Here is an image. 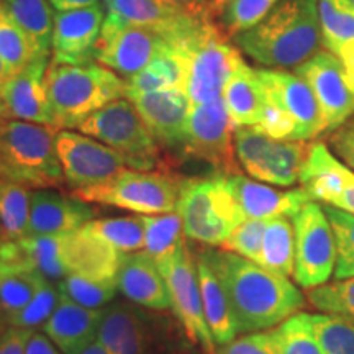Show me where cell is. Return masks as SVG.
<instances>
[{
	"label": "cell",
	"instance_id": "c3c4849f",
	"mask_svg": "<svg viewBox=\"0 0 354 354\" xmlns=\"http://www.w3.org/2000/svg\"><path fill=\"white\" fill-rule=\"evenodd\" d=\"M256 127L272 140L299 141L297 123L294 122V118L286 110L271 104V102H266L263 115H261L259 123Z\"/></svg>",
	"mask_w": 354,
	"mask_h": 354
},
{
	"label": "cell",
	"instance_id": "f546056e",
	"mask_svg": "<svg viewBox=\"0 0 354 354\" xmlns=\"http://www.w3.org/2000/svg\"><path fill=\"white\" fill-rule=\"evenodd\" d=\"M13 21L32 39L41 56H50L55 15L48 0H2Z\"/></svg>",
	"mask_w": 354,
	"mask_h": 354
},
{
	"label": "cell",
	"instance_id": "60d3db41",
	"mask_svg": "<svg viewBox=\"0 0 354 354\" xmlns=\"http://www.w3.org/2000/svg\"><path fill=\"white\" fill-rule=\"evenodd\" d=\"M308 322L323 353L354 354V320L328 313H308Z\"/></svg>",
	"mask_w": 354,
	"mask_h": 354
},
{
	"label": "cell",
	"instance_id": "3957f363",
	"mask_svg": "<svg viewBox=\"0 0 354 354\" xmlns=\"http://www.w3.org/2000/svg\"><path fill=\"white\" fill-rule=\"evenodd\" d=\"M46 86L56 128L73 130L110 102L127 97V81L99 64H55L46 71Z\"/></svg>",
	"mask_w": 354,
	"mask_h": 354
},
{
	"label": "cell",
	"instance_id": "94428289",
	"mask_svg": "<svg viewBox=\"0 0 354 354\" xmlns=\"http://www.w3.org/2000/svg\"><path fill=\"white\" fill-rule=\"evenodd\" d=\"M8 79V73L6 69V64H3L2 57H0V82H6Z\"/></svg>",
	"mask_w": 354,
	"mask_h": 354
},
{
	"label": "cell",
	"instance_id": "74e56055",
	"mask_svg": "<svg viewBox=\"0 0 354 354\" xmlns=\"http://www.w3.org/2000/svg\"><path fill=\"white\" fill-rule=\"evenodd\" d=\"M318 19L325 50L333 53L336 48L354 39L353 0H318Z\"/></svg>",
	"mask_w": 354,
	"mask_h": 354
},
{
	"label": "cell",
	"instance_id": "2e32d148",
	"mask_svg": "<svg viewBox=\"0 0 354 354\" xmlns=\"http://www.w3.org/2000/svg\"><path fill=\"white\" fill-rule=\"evenodd\" d=\"M300 184L313 202L354 215V171L323 143H310Z\"/></svg>",
	"mask_w": 354,
	"mask_h": 354
},
{
	"label": "cell",
	"instance_id": "ee69618b",
	"mask_svg": "<svg viewBox=\"0 0 354 354\" xmlns=\"http://www.w3.org/2000/svg\"><path fill=\"white\" fill-rule=\"evenodd\" d=\"M336 241L335 281L354 276V215L335 207L323 205Z\"/></svg>",
	"mask_w": 354,
	"mask_h": 354
},
{
	"label": "cell",
	"instance_id": "5b68a950",
	"mask_svg": "<svg viewBox=\"0 0 354 354\" xmlns=\"http://www.w3.org/2000/svg\"><path fill=\"white\" fill-rule=\"evenodd\" d=\"M177 214L183 218L185 238L212 248L223 245L230 233L248 220L230 185V176L221 172L183 179Z\"/></svg>",
	"mask_w": 354,
	"mask_h": 354
},
{
	"label": "cell",
	"instance_id": "db71d44e",
	"mask_svg": "<svg viewBox=\"0 0 354 354\" xmlns=\"http://www.w3.org/2000/svg\"><path fill=\"white\" fill-rule=\"evenodd\" d=\"M333 55L338 57L339 63H342L348 86L354 92V39L353 41L342 44L339 48H336Z\"/></svg>",
	"mask_w": 354,
	"mask_h": 354
},
{
	"label": "cell",
	"instance_id": "7bdbcfd3",
	"mask_svg": "<svg viewBox=\"0 0 354 354\" xmlns=\"http://www.w3.org/2000/svg\"><path fill=\"white\" fill-rule=\"evenodd\" d=\"M41 277L38 272L0 271V304L8 323L32 302Z\"/></svg>",
	"mask_w": 354,
	"mask_h": 354
},
{
	"label": "cell",
	"instance_id": "7dc6e473",
	"mask_svg": "<svg viewBox=\"0 0 354 354\" xmlns=\"http://www.w3.org/2000/svg\"><path fill=\"white\" fill-rule=\"evenodd\" d=\"M266 227H268V220L248 218L230 233L227 241L220 248L259 264Z\"/></svg>",
	"mask_w": 354,
	"mask_h": 354
},
{
	"label": "cell",
	"instance_id": "5bb4252c",
	"mask_svg": "<svg viewBox=\"0 0 354 354\" xmlns=\"http://www.w3.org/2000/svg\"><path fill=\"white\" fill-rule=\"evenodd\" d=\"M56 153L66 184L74 190L107 183L127 167L117 151L81 131H57Z\"/></svg>",
	"mask_w": 354,
	"mask_h": 354
},
{
	"label": "cell",
	"instance_id": "9a60e30c",
	"mask_svg": "<svg viewBox=\"0 0 354 354\" xmlns=\"http://www.w3.org/2000/svg\"><path fill=\"white\" fill-rule=\"evenodd\" d=\"M315 94L323 118V131L331 133L354 115V92L349 88L342 63L328 50L318 51L294 69Z\"/></svg>",
	"mask_w": 354,
	"mask_h": 354
},
{
	"label": "cell",
	"instance_id": "484cf974",
	"mask_svg": "<svg viewBox=\"0 0 354 354\" xmlns=\"http://www.w3.org/2000/svg\"><path fill=\"white\" fill-rule=\"evenodd\" d=\"M99 322L100 310L81 307L59 297V304L41 328L61 354H82L97 342Z\"/></svg>",
	"mask_w": 354,
	"mask_h": 354
},
{
	"label": "cell",
	"instance_id": "836d02e7",
	"mask_svg": "<svg viewBox=\"0 0 354 354\" xmlns=\"http://www.w3.org/2000/svg\"><path fill=\"white\" fill-rule=\"evenodd\" d=\"M279 0H214V20L228 39L248 32L272 10Z\"/></svg>",
	"mask_w": 354,
	"mask_h": 354
},
{
	"label": "cell",
	"instance_id": "ac0fdd59",
	"mask_svg": "<svg viewBox=\"0 0 354 354\" xmlns=\"http://www.w3.org/2000/svg\"><path fill=\"white\" fill-rule=\"evenodd\" d=\"M104 20V8L100 3L56 12L51 38V63L76 66L94 63Z\"/></svg>",
	"mask_w": 354,
	"mask_h": 354
},
{
	"label": "cell",
	"instance_id": "d590c367",
	"mask_svg": "<svg viewBox=\"0 0 354 354\" xmlns=\"http://www.w3.org/2000/svg\"><path fill=\"white\" fill-rule=\"evenodd\" d=\"M39 56L41 55L32 39L13 21L0 0V57L6 64L8 77L19 74Z\"/></svg>",
	"mask_w": 354,
	"mask_h": 354
},
{
	"label": "cell",
	"instance_id": "8992f818",
	"mask_svg": "<svg viewBox=\"0 0 354 354\" xmlns=\"http://www.w3.org/2000/svg\"><path fill=\"white\" fill-rule=\"evenodd\" d=\"M184 64V92L190 104H205L218 99L233 71L243 63L241 51L230 44L215 21H209L179 46Z\"/></svg>",
	"mask_w": 354,
	"mask_h": 354
},
{
	"label": "cell",
	"instance_id": "f35d334b",
	"mask_svg": "<svg viewBox=\"0 0 354 354\" xmlns=\"http://www.w3.org/2000/svg\"><path fill=\"white\" fill-rule=\"evenodd\" d=\"M55 286L59 297L92 310L107 307L118 292V282L97 281V279L84 277L79 274H68L63 281Z\"/></svg>",
	"mask_w": 354,
	"mask_h": 354
},
{
	"label": "cell",
	"instance_id": "4316f807",
	"mask_svg": "<svg viewBox=\"0 0 354 354\" xmlns=\"http://www.w3.org/2000/svg\"><path fill=\"white\" fill-rule=\"evenodd\" d=\"M118 290L131 304L165 312L171 308V294L156 261L145 251L123 256L118 272Z\"/></svg>",
	"mask_w": 354,
	"mask_h": 354
},
{
	"label": "cell",
	"instance_id": "603a6c76",
	"mask_svg": "<svg viewBox=\"0 0 354 354\" xmlns=\"http://www.w3.org/2000/svg\"><path fill=\"white\" fill-rule=\"evenodd\" d=\"M95 209L76 196L50 189H35L30 202L28 236H61L81 230L94 220Z\"/></svg>",
	"mask_w": 354,
	"mask_h": 354
},
{
	"label": "cell",
	"instance_id": "d6a6232c",
	"mask_svg": "<svg viewBox=\"0 0 354 354\" xmlns=\"http://www.w3.org/2000/svg\"><path fill=\"white\" fill-rule=\"evenodd\" d=\"M30 202L28 187L0 179V241L28 236Z\"/></svg>",
	"mask_w": 354,
	"mask_h": 354
},
{
	"label": "cell",
	"instance_id": "ab89813d",
	"mask_svg": "<svg viewBox=\"0 0 354 354\" xmlns=\"http://www.w3.org/2000/svg\"><path fill=\"white\" fill-rule=\"evenodd\" d=\"M26 248L32 272L41 274L53 284L68 276L63 261V234L61 236H26L21 238Z\"/></svg>",
	"mask_w": 354,
	"mask_h": 354
},
{
	"label": "cell",
	"instance_id": "8d00e7d4",
	"mask_svg": "<svg viewBox=\"0 0 354 354\" xmlns=\"http://www.w3.org/2000/svg\"><path fill=\"white\" fill-rule=\"evenodd\" d=\"M84 228L123 254L138 253L145 248V227L141 216L97 218L84 225Z\"/></svg>",
	"mask_w": 354,
	"mask_h": 354
},
{
	"label": "cell",
	"instance_id": "6f0895ef",
	"mask_svg": "<svg viewBox=\"0 0 354 354\" xmlns=\"http://www.w3.org/2000/svg\"><path fill=\"white\" fill-rule=\"evenodd\" d=\"M82 354H110V353L104 346H102L99 342H95V343H92L91 346H88Z\"/></svg>",
	"mask_w": 354,
	"mask_h": 354
},
{
	"label": "cell",
	"instance_id": "83f0119b",
	"mask_svg": "<svg viewBox=\"0 0 354 354\" xmlns=\"http://www.w3.org/2000/svg\"><path fill=\"white\" fill-rule=\"evenodd\" d=\"M234 128L256 127L266 105V92L259 81L258 69L245 61L233 71L221 94Z\"/></svg>",
	"mask_w": 354,
	"mask_h": 354
},
{
	"label": "cell",
	"instance_id": "680465c9",
	"mask_svg": "<svg viewBox=\"0 0 354 354\" xmlns=\"http://www.w3.org/2000/svg\"><path fill=\"white\" fill-rule=\"evenodd\" d=\"M8 328H10V323H8V318L6 315V312H3L2 304H0V335L6 333Z\"/></svg>",
	"mask_w": 354,
	"mask_h": 354
},
{
	"label": "cell",
	"instance_id": "9f6ffc18",
	"mask_svg": "<svg viewBox=\"0 0 354 354\" xmlns=\"http://www.w3.org/2000/svg\"><path fill=\"white\" fill-rule=\"evenodd\" d=\"M50 2L57 12H64V10H74V8L95 6V3H99V0H50Z\"/></svg>",
	"mask_w": 354,
	"mask_h": 354
},
{
	"label": "cell",
	"instance_id": "d4e9b609",
	"mask_svg": "<svg viewBox=\"0 0 354 354\" xmlns=\"http://www.w3.org/2000/svg\"><path fill=\"white\" fill-rule=\"evenodd\" d=\"M230 185L246 218L269 220L274 216L292 218L299 214L305 203L312 202V198L302 187L277 190L271 185L256 183L241 174L230 176Z\"/></svg>",
	"mask_w": 354,
	"mask_h": 354
},
{
	"label": "cell",
	"instance_id": "681fc988",
	"mask_svg": "<svg viewBox=\"0 0 354 354\" xmlns=\"http://www.w3.org/2000/svg\"><path fill=\"white\" fill-rule=\"evenodd\" d=\"M218 354H281V348L274 330L254 331L221 346Z\"/></svg>",
	"mask_w": 354,
	"mask_h": 354
},
{
	"label": "cell",
	"instance_id": "ffe728a7",
	"mask_svg": "<svg viewBox=\"0 0 354 354\" xmlns=\"http://www.w3.org/2000/svg\"><path fill=\"white\" fill-rule=\"evenodd\" d=\"M104 6L107 13L159 33L171 46H179L192 38L203 25L215 21L194 19L159 0H104Z\"/></svg>",
	"mask_w": 354,
	"mask_h": 354
},
{
	"label": "cell",
	"instance_id": "8fae6325",
	"mask_svg": "<svg viewBox=\"0 0 354 354\" xmlns=\"http://www.w3.org/2000/svg\"><path fill=\"white\" fill-rule=\"evenodd\" d=\"M183 153L205 161L221 174H240L234 151V125L223 97L190 109Z\"/></svg>",
	"mask_w": 354,
	"mask_h": 354
},
{
	"label": "cell",
	"instance_id": "7a4b0ae2",
	"mask_svg": "<svg viewBox=\"0 0 354 354\" xmlns=\"http://www.w3.org/2000/svg\"><path fill=\"white\" fill-rule=\"evenodd\" d=\"M233 41L254 63L269 69H295L322 51L318 0H279L258 25Z\"/></svg>",
	"mask_w": 354,
	"mask_h": 354
},
{
	"label": "cell",
	"instance_id": "52a82bcc",
	"mask_svg": "<svg viewBox=\"0 0 354 354\" xmlns=\"http://www.w3.org/2000/svg\"><path fill=\"white\" fill-rule=\"evenodd\" d=\"M77 130L107 145L136 171H151L162 161L159 143L128 97L97 110Z\"/></svg>",
	"mask_w": 354,
	"mask_h": 354
},
{
	"label": "cell",
	"instance_id": "1f68e13d",
	"mask_svg": "<svg viewBox=\"0 0 354 354\" xmlns=\"http://www.w3.org/2000/svg\"><path fill=\"white\" fill-rule=\"evenodd\" d=\"M127 86V95L167 91V88L184 91V64L179 53L169 44V48L162 55H159L151 64L128 79Z\"/></svg>",
	"mask_w": 354,
	"mask_h": 354
},
{
	"label": "cell",
	"instance_id": "44dd1931",
	"mask_svg": "<svg viewBox=\"0 0 354 354\" xmlns=\"http://www.w3.org/2000/svg\"><path fill=\"white\" fill-rule=\"evenodd\" d=\"M153 133L159 146L183 149L185 125L192 109L189 97L179 88L127 95Z\"/></svg>",
	"mask_w": 354,
	"mask_h": 354
},
{
	"label": "cell",
	"instance_id": "b9f144b4",
	"mask_svg": "<svg viewBox=\"0 0 354 354\" xmlns=\"http://www.w3.org/2000/svg\"><path fill=\"white\" fill-rule=\"evenodd\" d=\"M305 297L313 308L320 310L322 313L354 320V276L307 289Z\"/></svg>",
	"mask_w": 354,
	"mask_h": 354
},
{
	"label": "cell",
	"instance_id": "e575fe53",
	"mask_svg": "<svg viewBox=\"0 0 354 354\" xmlns=\"http://www.w3.org/2000/svg\"><path fill=\"white\" fill-rule=\"evenodd\" d=\"M145 227L143 251L156 263L174 253L185 243L183 218L177 212L162 215H140Z\"/></svg>",
	"mask_w": 354,
	"mask_h": 354
},
{
	"label": "cell",
	"instance_id": "816d5d0a",
	"mask_svg": "<svg viewBox=\"0 0 354 354\" xmlns=\"http://www.w3.org/2000/svg\"><path fill=\"white\" fill-rule=\"evenodd\" d=\"M198 20H214V0H159Z\"/></svg>",
	"mask_w": 354,
	"mask_h": 354
},
{
	"label": "cell",
	"instance_id": "bcb514c9",
	"mask_svg": "<svg viewBox=\"0 0 354 354\" xmlns=\"http://www.w3.org/2000/svg\"><path fill=\"white\" fill-rule=\"evenodd\" d=\"M57 304H59V294H57L56 286L51 281H48L46 277H41L32 302L26 305L19 315L12 318L10 326L35 331L48 322Z\"/></svg>",
	"mask_w": 354,
	"mask_h": 354
},
{
	"label": "cell",
	"instance_id": "d6986e66",
	"mask_svg": "<svg viewBox=\"0 0 354 354\" xmlns=\"http://www.w3.org/2000/svg\"><path fill=\"white\" fill-rule=\"evenodd\" d=\"M48 56H39L2 84L8 120L56 127L46 86Z\"/></svg>",
	"mask_w": 354,
	"mask_h": 354
},
{
	"label": "cell",
	"instance_id": "e0dca14e",
	"mask_svg": "<svg viewBox=\"0 0 354 354\" xmlns=\"http://www.w3.org/2000/svg\"><path fill=\"white\" fill-rule=\"evenodd\" d=\"M266 99L277 105L297 123L299 141L315 140L323 135L320 105L308 82L287 69H258Z\"/></svg>",
	"mask_w": 354,
	"mask_h": 354
},
{
	"label": "cell",
	"instance_id": "7c38bea8",
	"mask_svg": "<svg viewBox=\"0 0 354 354\" xmlns=\"http://www.w3.org/2000/svg\"><path fill=\"white\" fill-rule=\"evenodd\" d=\"M292 225L295 233V282L304 289L326 284L335 272L336 241L322 203H305L292 216Z\"/></svg>",
	"mask_w": 354,
	"mask_h": 354
},
{
	"label": "cell",
	"instance_id": "4dcf8cb0",
	"mask_svg": "<svg viewBox=\"0 0 354 354\" xmlns=\"http://www.w3.org/2000/svg\"><path fill=\"white\" fill-rule=\"evenodd\" d=\"M259 266L284 277L294 276L295 233L289 216H274L268 220Z\"/></svg>",
	"mask_w": 354,
	"mask_h": 354
},
{
	"label": "cell",
	"instance_id": "f5cc1de1",
	"mask_svg": "<svg viewBox=\"0 0 354 354\" xmlns=\"http://www.w3.org/2000/svg\"><path fill=\"white\" fill-rule=\"evenodd\" d=\"M33 333V330L10 326L6 333L0 335V354H25L26 344Z\"/></svg>",
	"mask_w": 354,
	"mask_h": 354
},
{
	"label": "cell",
	"instance_id": "f1b7e54d",
	"mask_svg": "<svg viewBox=\"0 0 354 354\" xmlns=\"http://www.w3.org/2000/svg\"><path fill=\"white\" fill-rule=\"evenodd\" d=\"M197 274L203 312H205L212 336L218 346H225V344L232 343L238 335L227 294H225L218 277L215 276L209 263L201 254L197 258Z\"/></svg>",
	"mask_w": 354,
	"mask_h": 354
},
{
	"label": "cell",
	"instance_id": "4fadbf2b",
	"mask_svg": "<svg viewBox=\"0 0 354 354\" xmlns=\"http://www.w3.org/2000/svg\"><path fill=\"white\" fill-rule=\"evenodd\" d=\"M167 48L169 43L159 33L107 13L95 46V61L120 77L130 79Z\"/></svg>",
	"mask_w": 354,
	"mask_h": 354
},
{
	"label": "cell",
	"instance_id": "30bf717a",
	"mask_svg": "<svg viewBox=\"0 0 354 354\" xmlns=\"http://www.w3.org/2000/svg\"><path fill=\"white\" fill-rule=\"evenodd\" d=\"M156 264L169 287L172 312L183 325L189 342L198 344L203 354H218L203 312L197 261H194L187 243H183L174 253Z\"/></svg>",
	"mask_w": 354,
	"mask_h": 354
},
{
	"label": "cell",
	"instance_id": "6da1fadb",
	"mask_svg": "<svg viewBox=\"0 0 354 354\" xmlns=\"http://www.w3.org/2000/svg\"><path fill=\"white\" fill-rule=\"evenodd\" d=\"M218 277L238 335L281 325L304 307V295L289 279L225 250L198 253Z\"/></svg>",
	"mask_w": 354,
	"mask_h": 354
},
{
	"label": "cell",
	"instance_id": "91938a15",
	"mask_svg": "<svg viewBox=\"0 0 354 354\" xmlns=\"http://www.w3.org/2000/svg\"><path fill=\"white\" fill-rule=\"evenodd\" d=\"M2 84L3 82H0V120H8L7 109H6V104H3V97H2Z\"/></svg>",
	"mask_w": 354,
	"mask_h": 354
},
{
	"label": "cell",
	"instance_id": "f907efd6",
	"mask_svg": "<svg viewBox=\"0 0 354 354\" xmlns=\"http://www.w3.org/2000/svg\"><path fill=\"white\" fill-rule=\"evenodd\" d=\"M330 149L339 161L354 171V115L349 117L342 127L331 131L328 140Z\"/></svg>",
	"mask_w": 354,
	"mask_h": 354
},
{
	"label": "cell",
	"instance_id": "277c9868",
	"mask_svg": "<svg viewBox=\"0 0 354 354\" xmlns=\"http://www.w3.org/2000/svg\"><path fill=\"white\" fill-rule=\"evenodd\" d=\"M59 128L20 120H0V179L33 189L64 180L56 153Z\"/></svg>",
	"mask_w": 354,
	"mask_h": 354
},
{
	"label": "cell",
	"instance_id": "11a10c76",
	"mask_svg": "<svg viewBox=\"0 0 354 354\" xmlns=\"http://www.w3.org/2000/svg\"><path fill=\"white\" fill-rule=\"evenodd\" d=\"M25 354H61L55 344L46 338L43 333H33L26 344Z\"/></svg>",
	"mask_w": 354,
	"mask_h": 354
},
{
	"label": "cell",
	"instance_id": "cb8c5ba5",
	"mask_svg": "<svg viewBox=\"0 0 354 354\" xmlns=\"http://www.w3.org/2000/svg\"><path fill=\"white\" fill-rule=\"evenodd\" d=\"M123 253L87 228L63 234V261L68 274L118 282Z\"/></svg>",
	"mask_w": 354,
	"mask_h": 354
},
{
	"label": "cell",
	"instance_id": "9c48e42d",
	"mask_svg": "<svg viewBox=\"0 0 354 354\" xmlns=\"http://www.w3.org/2000/svg\"><path fill=\"white\" fill-rule=\"evenodd\" d=\"M307 141H277L258 127L234 128V151L240 166L261 183L290 187L307 161Z\"/></svg>",
	"mask_w": 354,
	"mask_h": 354
},
{
	"label": "cell",
	"instance_id": "7402d4cb",
	"mask_svg": "<svg viewBox=\"0 0 354 354\" xmlns=\"http://www.w3.org/2000/svg\"><path fill=\"white\" fill-rule=\"evenodd\" d=\"M97 342L110 354H149L151 317L135 304H109L100 310Z\"/></svg>",
	"mask_w": 354,
	"mask_h": 354
},
{
	"label": "cell",
	"instance_id": "f6af8a7d",
	"mask_svg": "<svg viewBox=\"0 0 354 354\" xmlns=\"http://www.w3.org/2000/svg\"><path fill=\"white\" fill-rule=\"evenodd\" d=\"M281 354H325L310 328L308 313H295L274 330Z\"/></svg>",
	"mask_w": 354,
	"mask_h": 354
},
{
	"label": "cell",
	"instance_id": "ba28073f",
	"mask_svg": "<svg viewBox=\"0 0 354 354\" xmlns=\"http://www.w3.org/2000/svg\"><path fill=\"white\" fill-rule=\"evenodd\" d=\"M180 185L183 179L171 172L123 169L107 183L74 190L73 196L140 215H162L177 210Z\"/></svg>",
	"mask_w": 354,
	"mask_h": 354
}]
</instances>
